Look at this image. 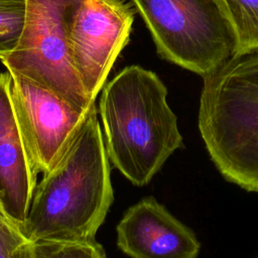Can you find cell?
<instances>
[{
  "instance_id": "cell-15",
  "label": "cell",
  "mask_w": 258,
  "mask_h": 258,
  "mask_svg": "<svg viewBox=\"0 0 258 258\" xmlns=\"http://www.w3.org/2000/svg\"><path fill=\"white\" fill-rule=\"evenodd\" d=\"M257 258H258V257H257Z\"/></svg>"
},
{
  "instance_id": "cell-13",
  "label": "cell",
  "mask_w": 258,
  "mask_h": 258,
  "mask_svg": "<svg viewBox=\"0 0 258 258\" xmlns=\"http://www.w3.org/2000/svg\"><path fill=\"white\" fill-rule=\"evenodd\" d=\"M0 258H31V242L0 234Z\"/></svg>"
},
{
  "instance_id": "cell-2",
  "label": "cell",
  "mask_w": 258,
  "mask_h": 258,
  "mask_svg": "<svg viewBox=\"0 0 258 258\" xmlns=\"http://www.w3.org/2000/svg\"><path fill=\"white\" fill-rule=\"evenodd\" d=\"M166 97L159 77L139 66L123 69L102 89L99 111L110 163L136 186L149 183L184 148Z\"/></svg>"
},
{
  "instance_id": "cell-11",
  "label": "cell",
  "mask_w": 258,
  "mask_h": 258,
  "mask_svg": "<svg viewBox=\"0 0 258 258\" xmlns=\"http://www.w3.org/2000/svg\"><path fill=\"white\" fill-rule=\"evenodd\" d=\"M31 258H107L103 246L95 239L89 241L31 242Z\"/></svg>"
},
{
  "instance_id": "cell-9",
  "label": "cell",
  "mask_w": 258,
  "mask_h": 258,
  "mask_svg": "<svg viewBox=\"0 0 258 258\" xmlns=\"http://www.w3.org/2000/svg\"><path fill=\"white\" fill-rule=\"evenodd\" d=\"M10 86V74L0 73V203L22 230L37 184V173L16 121Z\"/></svg>"
},
{
  "instance_id": "cell-3",
  "label": "cell",
  "mask_w": 258,
  "mask_h": 258,
  "mask_svg": "<svg viewBox=\"0 0 258 258\" xmlns=\"http://www.w3.org/2000/svg\"><path fill=\"white\" fill-rule=\"evenodd\" d=\"M203 80L198 128L210 159L227 181L258 194V76L219 67Z\"/></svg>"
},
{
  "instance_id": "cell-12",
  "label": "cell",
  "mask_w": 258,
  "mask_h": 258,
  "mask_svg": "<svg viewBox=\"0 0 258 258\" xmlns=\"http://www.w3.org/2000/svg\"><path fill=\"white\" fill-rule=\"evenodd\" d=\"M26 0H0V55L12 51L21 36Z\"/></svg>"
},
{
  "instance_id": "cell-10",
  "label": "cell",
  "mask_w": 258,
  "mask_h": 258,
  "mask_svg": "<svg viewBox=\"0 0 258 258\" xmlns=\"http://www.w3.org/2000/svg\"><path fill=\"white\" fill-rule=\"evenodd\" d=\"M234 35L232 56L258 52V0H217Z\"/></svg>"
},
{
  "instance_id": "cell-1",
  "label": "cell",
  "mask_w": 258,
  "mask_h": 258,
  "mask_svg": "<svg viewBox=\"0 0 258 258\" xmlns=\"http://www.w3.org/2000/svg\"><path fill=\"white\" fill-rule=\"evenodd\" d=\"M113 200L111 163L94 105L67 150L36 184L22 232L30 242L93 240Z\"/></svg>"
},
{
  "instance_id": "cell-6",
  "label": "cell",
  "mask_w": 258,
  "mask_h": 258,
  "mask_svg": "<svg viewBox=\"0 0 258 258\" xmlns=\"http://www.w3.org/2000/svg\"><path fill=\"white\" fill-rule=\"evenodd\" d=\"M134 21L122 0H82L70 25L71 57L92 102L105 86L121 50L129 41Z\"/></svg>"
},
{
  "instance_id": "cell-8",
  "label": "cell",
  "mask_w": 258,
  "mask_h": 258,
  "mask_svg": "<svg viewBox=\"0 0 258 258\" xmlns=\"http://www.w3.org/2000/svg\"><path fill=\"white\" fill-rule=\"evenodd\" d=\"M117 246L131 258H198L194 231L153 197L131 206L116 227Z\"/></svg>"
},
{
  "instance_id": "cell-7",
  "label": "cell",
  "mask_w": 258,
  "mask_h": 258,
  "mask_svg": "<svg viewBox=\"0 0 258 258\" xmlns=\"http://www.w3.org/2000/svg\"><path fill=\"white\" fill-rule=\"evenodd\" d=\"M10 76L18 127L35 172L44 174L67 150L94 105L88 111H80L31 81Z\"/></svg>"
},
{
  "instance_id": "cell-14",
  "label": "cell",
  "mask_w": 258,
  "mask_h": 258,
  "mask_svg": "<svg viewBox=\"0 0 258 258\" xmlns=\"http://www.w3.org/2000/svg\"><path fill=\"white\" fill-rule=\"evenodd\" d=\"M0 234L10 236V237H16V238H26L21 228L9 218V216L5 212L1 203H0Z\"/></svg>"
},
{
  "instance_id": "cell-5",
  "label": "cell",
  "mask_w": 258,
  "mask_h": 258,
  "mask_svg": "<svg viewBox=\"0 0 258 258\" xmlns=\"http://www.w3.org/2000/svg\"><path fill=\"white\" fill-rule=\"evenodd\" d=\"M82 0H26L23 30L16 47L0 55L10 75L50 91L80 111L95 102L75 70L69 42L73 15Z\"/></svg>"
},
{
  "instance_id": "cell-4",
  "label": "cell",
  "mask_w": 258,
  "mask_h": 258,
  "mask_svg": "<svg viewBox=\"0 0 258 258\" xmlns=\"http://www.w3.org/2000/svg\"><path fill=\"white\" fill-rule=\"evenodd\" d=\"M158 54L203 78L233 55L232 28L217 0H131Z\"/></svg>"
}]
</instances>
